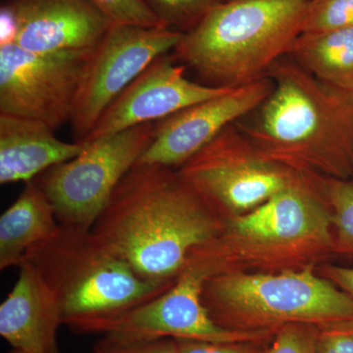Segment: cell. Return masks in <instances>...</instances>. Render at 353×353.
<instances>
[{"label": "cell", "instance_id": "6da1fadb", "mask_svg": "<svg viewBox=\"0 0 353 353\" xmlns=\"http://www.w3.org/2000/svg\"><path fill=\"white\" fill-rule=\"evenodd\" d=\"M225 222L178 169L136 164L92 231L139 277L173 285L192 253L213 240Z\"/></svg>", "mask_w": 353, "mask_h": 353}, {"label": "cell", "instance_id": "7a4b0ae2", "mask_svg": "<svg viewBox=\"0 0 353 353\" xmlns=\"http://www.w3.org/2000/svg\"><path fill=\"white\" fill-rule=\"evenodd\" d=\"M272 90L236 123L264 157L305 175L353 179V94L320 82L292 58L267 72Z\"/></svg>", "mask_w": 353, "mask_h": 353}, {"label": "cell", "instance_id": "3957f363", "mask_svg": "<svg viewBox=\"0 0 353 353\" xmlns=\"http://www.w3.org/2000/svg\"><path fill=\"white\" fill-rule=\"evenodd\" d=\"M334 255L331 211L320 176H312L250 212L227 219L213 240L192 253L187 267L203 269L208 278L276 273L318 268Z\"/></svg>", "mask_w": 353, "mask_h": 353}, {"label": "cell", "instance_id": "277c9868", "mask_svg": "<svg viewBox=\"0 0 353 353\" xmlns=\"http://www.w3.org/2000/svg\"><path fill=\"white\" fill-rule=\"evenodd\" d=\"M310 0H228L172 51L208 85L236 88L266 77L303 32Z\"/></svg>", "mask_w": 353, "mask_h": 353}, {"label": "cell", "instance_id": "5b68a950", "mask_svg": "<svg viewBox=\"0 0 353 353\" xmlns=\"http://www.w3.org/2000/svg\"><path fill=\"white\" fill-rule=\"evenodd\" d=\"M25 260L52 292L64 325L79 334L95 322L154 299L172 285L139 277L85 228L60 224Z\"/></svg>", "mask_w": 353, "mask_h": 353}, {"label": "cell", "instance_id": "8992f818", "mask_svg": "<svg viewBox=\"0 0 353 353\" xmlns=\"http://www.w3.org/2000/svg\"><path fill=\"white\" fill-rule=\"evenodd\" d=\"M202 301L223 328L275 334L289 325L317 328L353 320V299L315 267L206 279Z\"/></svg>", "mask_w": 353, "mask_h": 353}, {"label": "cell", "instance_id": "52a82bcc", "mask_svg": "<svg viewBox=\"0 0 353 353\" xmlns=\"http://www.w3.org/2000/svg\"><path fill=\"white\" fill-rule=\"evenodd\" d=\"M225 219L245 214L310 176L272 161L231 125L178 168Z\"/></svg>", "mask_w": 353, "mask_h": 353}, {"label": "cell", "instance_id": "ba28073f", "mask_svg": "<svg viewBox=\"0 0 353 353\" xmlns=\"http://www.w3.org/2000/svg\"><path fill=\"white\" fill-rule=\"evenodd\" d=\"M153 134L154 123H148L88 143L78 157L38 176L60 224L92 229Z\"/></svg>", "mask_w": 353, "mask_h": 353}, {"label": "cell", "instance_id": "9c48e42d", "mask_svg": "<svg viewBox=\"0 0 353 353\" xmlns=\"http://www.w3.org/2000/svg\"><path fill=\"white\" fill-rule=\"evenodd\" d=\"M94 51L34 53L17 44L0 46V114L54 130L71 123Z\"/></svg>", "mask_w": 353, "mask_h": 353}, {"label": "cell", "instance_id": "30bf717a", "mask_svg": "<svg viewBox=\"0 0 353 353\" xmlns=\"http://www.w3.org/2000/svg\"><path fill=\"white\" fill-rule=\"evenodd\" d=\"M208 274L188 266L161 294L126 312L95 322L83 334H101L118 340L171 338L215 343H257L269 345L275 334L223 328L212 319L202 301Z\"/></svg>", "mask_w": 353, "mask_h": 353}, {"label": "cell", "instance_id": "8fae6325", "mask_svg": "<svg viewBox=\"0 0 353 353\" xmlns=\"http://www.w3.org/2000/svg\"><path fill=\"white\" fill-rule=\"evenodd\" d=\"M183 34L165 27L111 25L90 59L71 124L82 143L102 113L157 58L170 53Z\"/></svg>", "mask_w": 353, "mask_h": 353}, {"label": "cell", "instance_id": "7c38bea8", "mask_svg": "<svg viewBox=\"0 0 353 353\" xmlns=\"http://www.w3.org/2000/svg\"><path fill=\"white\" fill-rule=\"evenodd\" d=\"M272 87L266 76L158 121L152 141L137 164L180 168L225 129L259 108Z\"/></svg>", "mask_w": 353, "mask_h": 353}, {"label": "cell", "instance_id": "4fadbf2b", "mask_svg": "<svg viewBox=\"0 0 353 353\" xmlns=\"http://www.w3.org/2000/svg\"><path fill=\"white\" fill-rule=\"evenodd\" d=\"M185 70L172 52L157 58L106 108L83 143L157 123L232 88L194 82L185 77Z\"/></svg>", "mask_w": 353, "mask_h": 353}, {"label": "cell", "instance_id": "5bb4252c", "mask_svg": "<svg viewBox=\"0 0 353 353\" xmlns=\"http://www.w3.org/2000/svg\"><path fill=\"white\" fill-rule=\"evenodd\" d=\"M17 21L15 44L34 53L92 50L112 23L90 0H4Z\"/></svg>", "mask_w": 353, "mask_h": 353}, {"label": "cell", "instance_id": "9a60e30c", "mask_svg": "<svg viewBox=\"0 0 353 353\" xmlns=\"http://www.w3.org/2000/svg\"><path fill=\"white\" fill-rule=\"evenodd\" d=\"M18 269L15 285L0 304V334L10 345L7 353H59L61 307L30 262Z\"/></svg>", "mask_w": 353, "mask_h": 353}, {"label": "cell", "instance_id": "2e32d148", "mask_svg": "<svg viewBox=\"0 0 353 353\" xmlns=\"http://www.w3.org/2000/svg\"><path fill=\"white\" fill-rule=\"evenodd\" d=\"M54 131L41 121L0 114V183L31 182L85 150V143H66Z\"/></svg>", "mask_w": 353, "mask_h": 353}, {"label": "cell", "instance_id": "e0dca14e", "mask_svg": "<svg viewBox=\"0 0 353 353\" xmlns=\"http://www.w3.org/2000/svg\"><path fill=\"white\" fill-rule=\"evenodd\" d=\"M57 211L36 181L24 190L0 217V270L17 267L34 246L59 227Z\"/></svg>", "mask_w": 353, "mask_h": 353}, {"label": "cell", "instance_id": "ac0fdd59", "mask_svg": "<svg viewBox=\"0 0 353 353\" xmlns=\"http://www.w3.org/2000/svg\"><path fill=\"white\" fill-rule=\"evenodd\" d=\"M288 57L328 87L353 94V29L303 32Z\"/></svg>", "mask_w": 353, "mask_h": 353}, {"label": "cell", "instance_id": "d6986e66", "mask_svg": "<svg viewBox=\"0 0 353 353\" xmlns=\"http://www.w3.org/2000/svg\"><path fill=\"white\" fill-rule=\"evenodd\" d=\"M321 188L331 211L334 255L353 259V179L321 176Z\"/></svg>", "mask_w": 353, "mask_h": 353}, {"label": "cell", "instance_id": "ffe728a7", "mask_svg": "<svg viewBox=\"0 0 353 353\" xmlns=\"http://www.w3.org/2000/svg\"><path fill=\"white\" fill-rule=\"evenodd\" d=\"M161 24L185 34L228 0H145Z\"/></svg>", "mask_w": 353, "mask_h": 353}, {"label": "cell", "instance_id": "44dd1931", "mask_svg": "<svg viewBox=\"0 0 353 353\" xmlns=\"http://www.w3.org/2000/svg\"><path fill=\"white\" fill-rule=\"evenodd\" d=\"M353 29V0H310L303 32ZM301 32V34H303Z\"/></svg>", "mask_w": 353, "mask_h": 353}, {"label": "cell", "instance_id": "7402d4cb", "mask_svg": "<svg viewBox=\"0 0 353 353\" xmlns=\"http://www.w3.org/2000/svg\"><path fill=\"white\" fill-rule=\"evenodd\" d=\"M113 24L164 27L145 0H90ZM166 28V27H165Z\"/></svg>", "mask_w": 353, "mask_h": 353}, {"label": "cell", "instance_id": "603a6c76", "mask_svg": "<svg viewBox=\"0 0 353 353\" xmlns=\"http://www.w3.org/2000/svg\"><path fill=\"white\" fill-rule=\"evenodd\" d=\"M318 328L294 324L279 330L265 353H315Z\"/></svg>", "mask_w": 353, "mask_h": 353}, {"label": "cell", "instance_id": "cb8c5ba5", "mask_svg": "<svg viewBox=\"0 0 353 353\" xmlns=\"http://www.w3.org/2000/svg\"><path fill=\"white\" fill-rule=\"evenodd\" d=\"M90 353H180L176 339L126 341L103 336Z\"/></svg>", "mask_w": 353, "mask_h": 353}, {"label": "cell", "instance_id": "d4e9b609", "mask_svg": "<svg viewBox=\"0 0 353 353\" xmlns=\"http://www.w3.org/2000/svg\"><path fill=\"white\" fill-rule=\"evenodd\" d=\"M315 353H353V320L318 328Z\"/></svg>", "mask_w": 353, "mask_h": 353}, {"label": "cell", "instance_id": "484cf974", "mask_svg": "<svg viewBox=\"0 0 353 353\" xmlns=\"http://www.w3.org/2000/svg\"><path fill=\"white\" fill-rule=\"evenodd\" d=\"M176 341L180 353H265L268 347V345L257 343H215L194 340Z\"/></svg>", "mask_w": 353, "mask_h": 353}, {"label": "cell", "instance_id": "4316f807", "mask_svg": "<svg viewBox=\"0 0 353 353\" xmlns=\"http://www.w3.org/2000/svg\"><path fill=\"white\" fill-rule=\"evenodd\" d=\"M317 271L353 299V268L324 263L318 267Z\"/></svg>", "mask_w": 353, "mask_h": 353}, {"label": "cell", "instance_id": "83f0119b", "mask_svg": "<svg viewBox=\"0 0 353 353\" xmlns=\"http://www.w3.org/2000/svg\"><path fill=\"white\" fill-rule=\"evenodd\" d=\"M16 37L17 21L12 9L3 0L0 7V46L15 44Z\"/></svg>", "mask_w": 353, "mask_h": 353}]
</instances>
